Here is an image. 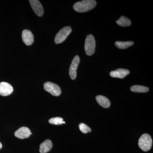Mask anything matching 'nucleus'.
I'll return each mask as SVG.
<instances>
[{
    "mask_svg": "<svg viewBox=\"0 0 153 153\" xmlns=\"http://www.w3.org/2000/svg\"><path fill=\"white\" fill-rule=\"evenodd\" d=\"M63 123H65V122L64 121L63 122Z\"/></svg>",
    "mask_w": 153,
    "mask_h": 153,
    "instance_id": "aec40b11",
    "label": "nucleus"
},
{
    "mask_svg": "<svg viewBox=\"0 0 153 153\" xmlns=\"http://www.w3.org/2000/svg\"><path fill=\"white\" fill-rule=\"evenodd\" d=\"M96 4V1L94 0H85L75 3L73 8L78 13H85L94 8Z\"/></svg>",
    "mask_w": 153,
    "mask_h": 153,
    "instance_id": "f257e3e1",
    "label": "nucleus"
},
{
    "mask_svg": "<svg viewBox=\"0 0 153 153\" xmlns=\"http://www.w3.org/2000/svg\"><path fill=\"white\" fill-rule=\"evenodd\" d=\"M139 146L144 152L150 150L152 145V140L150 135L144 134L140 137L138 142Z\"/></svg>",
    "mask_w": 153,
    "mask_h": 153,
    "instance_id": "f03ea898",
    "label": "nucleus"
},
{
    "mask_svg": "<svg viewBox=\"0 0 153 153\" xmlns=\"http://www.w3.org/2000/svg\"><path fill=\"white\" fill-rule=\"evenodd\" d=\"M13 91V86L7 82H2L0 83V95L7 96L12 94Z\"/></svg>",
    "mask_w": 153,
    "mask_h": 153,
    "instance_id": "6e6552de",
    "label": "nucleus"
},
{
    "mask_svg": "<svg viewBox=\"0 0 153 153\" xmlns=\"http://www.w3.org/2000/svg\"><path fill=\"white\" fill-rule=\"evenodd\" d=\"M80 62V59L78 55H76L72 60L69 68V76L72 79H76V69Z\"/></svg>",
    "mask_w": 153,
    "mask_h": 153,
    "instance_id": "423d86ee",
    "label": "nucleus"
},
{
    "mask_svg": "<svg viewBox=\"0 0 153 153\" xmlns=\"http://www.w3.org/2000/svg\"><path fill=\"white\" fill-rule=\"evenodd\" d=\"M52 143L50 140H47L41 144L40 146V152L41 153H46L51 150L52 149Z\"/></svg>",
    "mask_w": 153,
    "mask_h": 153,
    "instance_id": "f8f14e48",
    "label": "nucleus"
},
{
    "mask_svg": "<svg viewBox=\"0 0 153 153\" xmlns=\"http://www.w3.org/2000/svg\"><path fill=\"white\" fill-rule=\"evenodd\" d=\"M96 100L97 103L104 108H108L110 106V101L108 99L104 96H97L96 97Z\"/></svg>",
    "mask_w": 153,
    "mask_h": 153,
    "instance_id": "ddd939ff",
    "label": "nucleus"
},
{
    "mask_svg": "<svg viewBox=\"0 0 153 153\" xmlns=\"http://www.w3.org/2000/svg\"><path fill=\"white\" fill-rule=\"evenodd\" d=\"M130 73V71L128 69L124 68H119L117 70L111 71L110 75L111 76L114 78L123 79Z\"/></svg>",
    "mask_w": 153,
    "mask_h": 153,
    "instance_id": "9b49d317",
    "label": "nucleus"
},
{
    "mask_svg": "<svg viewBox=\"0 0 153 153\" xmlns=\"http://www.w3.org/2000/svg\"><path fill=\"white\" fill-rule=\"evenodd\" d=\"M130 89L133 92L137 93H145L149 91V88L140 85H133Z\"/></svg>",
    "mask_w": 153,
    "mask_h": 153,
    "instance_id": "dca6fc26",
    "label": "nucleus"
},
{
    "mask_svg": "<svg viewBox=\"0 0 153 153\" xmlns=\"http://www.w3.org/2000/svg\"><path fill=\"white\" fill-rule=\"evenodd\" d=\"M116 23L121 27H127L131 25V22L128 18L122 16L120 19L116 21Z\"/></svg>",
    "mask_w": 153,
    "mask_h": 153,
    "instance_id": "2eb2a0df",
    "label": "nucleus"
},
{
    "mask_svg": "<svg viewBox=\"0 0 153 153\" xmlns=\"http://www.w3.org/2000/svg\"><path fill=\"white\" fill-rule=\"evenodd\" d=\"M96 42L95 38L93 35L86 36L85 40V51L86 55L88 56L93 55L95 52Z\"/></svg>",
    "mask_w": 153,
    "mask_h": 153,
    "instance_id": "7ed1b4c3",
    "label": "nucleus"
},
{
    "mask_svg": "<svg viewBox=\"0 0 153 153\" xmlns=\"http://www.w3.org/2000/svg\"><path fill=\"white\" fill-rule=\"evenodd\" d=\"M44 89L50 94L55 96H58L61 93V89L58 85L52 82H45L44 84Z\"/></svg>",
    "mask_w": 153,
    "mask_h": 153,
    "instance_id": "39448f33",
    "label": "nucleus"
},
{
    "mask_svg": "<svg viewBox=\"0 0 153 153\" xmlns=\"http://www.w3.org/2000/svg\"><path fill=\"white\" fill-rule=\"evenodd\" d=\"M2 147V144L0 142V149H1Z\"/></svg>",
    "mask_w": 153,
    "mask_h": 153,
    "instance_id": "6ab92c4d",
    "label": "nucleus"
},
{
    "mask_svg": "<svg viewBox=\"0 0 153 153\" xmlns=\"http://www.w3.org/2000/svg\"><path fill=\"white\" fill-rule=\"evenodd\" d=\"M79 127L80 131L83 133L86 134L88 132H90L91 131V129L85 124L83 123L79 124Z\"/></svg>",
    "mask_w": 153,
    "mask_h": 153,
    "instance_id": "a211bd4d",
    "label": "nucleus"
},
{
    "mask_svg": "<svg viewBox=\"0 0 153 153\" xmlns=\"http://www.w3.org/2000/svg\"><path fill=\"white\" fill-rule=\"evenodd\" d=\"M30 4L35 13L39 17L43 16L44 8L41 2L38 0H30Z\"/></svg>",
    "mask_w": 153,
    "mask_h": 153,
    "instance_id": "0eeeda50",
    "label": "nucleus"
},
{
    "mask_svg": "<svg viewBox=\"0 0 153 153\" xmlns=\"http://www.w3.org/2000/svg\"><path fill=\"white\" fill-rule=\"evenodd\" d=\"M22 38L23 42L27 46L32 45L34 42V36L30 30H23L22 33Z\"/></svg>",
    "mask_w": 153,
    "mask_h": 153,
    "instance_id": "9d476101",
    "label": "nucleus"
},
{
    "mask_svg": "<svg viewBox=\"0 0 153 153\" xmlns=\"http://www.w3.org/2000/svg\"><path fill=\"white\" fill-rule=\"evenodd\" d=\"M134 44L133 41H116L115 43L116 47L119 49H126L132 46Z\"/></svg>",
    "mask_w": 153,
    "mask_h": 153,
    "instance_id": "4468645a",
    "label": "nucleus"
},
{
    "mask_svg": "<svg viewBox=\"0 0 153 153\" xmlns=\"http://www.w3.org/2000/svg\"><path fill=\"white\" fill-rule=\"evenodd\" d=\"M63 119L60 117L52 118L49 120V122L51 124L58 125L63 123Z\"/></svg>",
    "mask_w": 153,
    "mask_h": 153,
    "instance_id": "f3484780",
    "label": "nucleus"
},
{
    "mask_svg": "<svg viewBox=\"0 0 153 153\" xmlns=\"http://www.w3.org/2000/svg\"><path fill=\"white\" fill-rule=\"evenodd\" d=\"M32 134L30 129L26 127H22L15 132V136L18 138L24 139L30 137Z\"/></svg>",
    "mask_w": 153,
    "mask_h": 153,
    "instance_id": "1a4fd4ad",
    "label": "nucleus"
},
{
    "mask_svg": "<svg viewBox=\"0 0 153 153\" xmlns=\"http://www.w3.org/2000/svg\"><path fill=\"white\" fill-rule=\"evenodd\" d=\"M71 31L72 29L70 27H65L61 29L55 36V44H59L63 42L71 33Z\"/></svg>",
    "mask_w": 153,
    "mask_h": 153,
    "instance_id": "20e7f679",
    "label": "nucleus"
}]
</instances>
